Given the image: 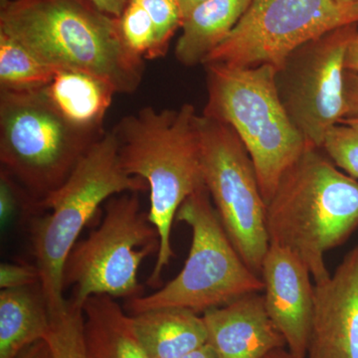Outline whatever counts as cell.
<instances>
[{"instance_id":"18","label":"cell","mask_w":358,"mask_h":358,"mask_svg":"<svg viewBox=\"0 0 358 358\" xmlns=\"http://www.w3.org/2000/svg\"><path fill=\"white\" fill-rule=\"evenodd\" d=\"M252 0H206L183 20L176 42V57L181 65L193 67L229 36L249 8Z\"/></svg>"},{"instance_id":"6","label":"cell","mask_w":358,"mask_h":358,"mask_svg":"<svg viewBox=\"0 0 358 358\" xmlns=\"http://www.w3.org/2000/svg\"><path fill=\"white\" fill-rule=\"evenodd\" d=\"M103 134L66 119L45 89L0 91V162L39 204L69 178Z\"/></svg>"},{"instance_id":"34","label":"cell","mask_w":358,"mask_h":358,"mask_svg":"<svg viewBox=\"0 0 358 358\" xmlns=\"http://www.w3.org/2000/svg\"><path fill=\"white\" fill-rule=\"evenodd\" d=\"M338 2H341L343 6L352 7L358 13V0H338Z\"/></svg>"},{"instance_id":"14","label":"cell","mask_w":358,"mask_h":358,"mask_svg":"<svg viewBox=\"0 0 358 358\" xmlns=\"http://www.w3.org/2000/svg\"><path fill=\"white\" fill-rule=\"evenodd\" d=\"M208 343L219 358H265L286 341L268 317L263 294L254 293L203 313Z\"/></svg>"},{"instance_id":"19","label":"cell","mask_w":358,"mask_h":358,"mask_svg":"<svg viewBox=\"0 0 358 358\" xmlns=\"http://www.w3.org/2000/svg\"><path fill=\"white\" fill-rule=\"evenodd\" d=\"M45 91L75 126L92 133H105L103 119L117 94L107 82L80 71L58 70Z\"/></svg>"},{"instance_id":"2","label":"cell","mask_w":358,"mask_h":358,"mask_svg":"<svg viewBox=\"0 0 358 358\" xmlns=\"http://www.w3.org/2000/svg\"><path fill=\"white\" fill-rule=\"evenodd\" d=\"M199 117L194 107L143 108L122 117L112 129L119 143L120 160L127 173L148 185V215L159 235V250L148 280L159 286L164 268L176 254L171 232L179 207L205 185L201 171Z\"/></svg>"},{"instance_id":"23","label":"cell","mask_w":358,"mask_h":358,"mask_svg":"<svg viewBox=\"0 0 358 358\" xmlns=\"http://www.w3.org/2000/svg\"><path fill=\"white\" fill-rule=\"evenodd\" d=\"M322 150L336 166L358 180V131L338 124L327 131Z\"/></svg>"},{"instance_id":"13","label":"cell","mask_w":358,"mask_h":358,"mask_svg":"<svg viewBox=\"0 0 358 358\" xmlns=\"http://www.w3.org/2000/svg\"><path fill=\"white\" fill-rule=\"evenodd\" d=\"M313 303L306 358H358V243L315 285Z\"/></svg>"},{"instance_id":"25","label":"cell","mask_w":358,"mask_h":358,"mask_svg":"<svg viewBox=\"0 0 358 358\" xmlns=\"http://www.w3.org/2000/svg\"><path fill=\"white\" fill-rule=\"evenodd\" d=\"M40 282V273L36 265L2 263L0 266V288H21Z\"/></svg>"},{"instance_id":"20","label":"cell","mask_w":358,"mask_h":358,"mask_svg":"<svg viewBox=\"0 0 358 358\" xmlns=\"http://www.w3.org/2000/svg\"><path fill=\"white\" fill-rule=\"evenodd\" d=\"M57 71L40 60L17 40L0 31V91L45 89Z\"/></svg>"},{"instance_id":"5","label":"cell","mask_w":358,"mask_h":358,"mask_svg":"<svg viewBox=\"0 0 358 358\" xmlns=\"http://www.w3.org/2000/svg\"><path fill=\"white\" fill-rule=\"evenodd\" d=\"M203 66L208 96L202 115L234 129L251 157L267 204L282 174L308 145L282 106L277 70L271 65Z\"/></svg>"},{"instance_id":"10","label":"cell","mask_w":358,"mask_h":358,"mask_svg":"<svg viewBox=\"0 0 358 358\" xmlns=\"http://www.w3.org/2000/svg\"><path fill=\"white\" fill-rule=\"evenodd\" d=\"M355 23L357 11L338 0H252L229 36L202 65H271L278 70L301 45Z\"/></svg>"},{"instance_id":"11","label":"cell","mask_w":358,"mask_h":358,"mask_svg":"<svg viewBox=\"0 0 358 358\" xmlns=\"http://www.w3.org/2000/svg\"><path fill=\"white\" fill-rule=\"evenodd\" d=\"M358 24L301 45L277 70L275 84L285 110L308 145L322 148L327 131L345 117L346 47Z\"/></svg>"},{"instance_id":"4","label":"cell","mask_w":358,"mask_h":358,"mask_svg":"<svg viewBox=\"0 0 358 358\" xmlns=\"http://www.w3.org/2000/svg\"><path fill=\"white\" fill-rule=\"evenodd\" d=\"M147 189L143 179L122 169L119 143L110 131L90 147L65 182L40 203V209L49 213L33 221L32 250L50 315L67 307L66 260L99 207L115 195Z\"/></svg>"},{"instance_id":"31","label":"cell","mask_w":358,"mask_h":358,"mask_svg":"<svg viewBox=\"0 0 358 358\" xmlns=\"http://www.w3.org/2000/svg\"><path fill=\"white\" fill-rule=\"evenodd\" d=\"M179 3H180L181 9H182L183 16L185 18L188 15L192 10L195 8L199 4H201L202 2L206 1V0H178Z\"/></svg>"},{"instance_id":"9","label":"cell","mask_w":358,"mask_h":358,"mask_svg":"<svg viewBox=\"0 0 358 358\" xmlns=\"http://www.w3.org/2000/svg\"><path fill=\"white\" fill-rule=\"evenodd\" d=\"M199 131L204 185L238 253L260 275L270 243L255 166L228 124L199 115Z\"/></svg>"},{"instance_id":"28","label":"cell","mask_w":358,"mask_h":358,"mask_svg":"<svg viewBox=\"0 0 358 358\" xmlns=\"http://www.w3.org/2000/svg\"><path fill=\"white\" fill-rule=\"evenodd\" d=\"M345 68L346 71L358 73V30L352 35L346 47Z\"/></svg>"},{"instance_id":"33","label":"cell","mask_w":358,"mask_h":358,"mask_svg":"<svg viewBox=\"0 0 358 358\" xmlns=\"http://www.w3.org/2000/svg\"><path fill=\"white\" fill-rule=\"evenodd\" d=\"M341 124H348V126L352 127V128L358 131V115H352V117L343 119Z\"/></svg>"},{"instance_id":"22","label":"cell","mask_w":358,"mask_h":358,"mask_svg":"<svg viewBox=\"0 0 358 358\" xmlns=\"http://www.w3.org/2000/svg\"><path fill=\"white\" fill-rule=\"evenodd\" d=\"M119 24L127 46L138 57L152 60L166 55L169 49L160 42L154 23L136 0H129Z\"/></svg>"},{"instance_id":"7","label":"cell","mask_w":358,"mask_h":358,"mask_svg":"<svg viewBox=\"0 0 358 358\" xmlns=\"http://www.w3.org/2000/svg\"><path fill=\"white\" fill-rule=\"evenodd\" d=\"M176 220L189 226L192 232L185 266L155 293L129 300L127 310L133 315L162 308L204 313L264 291L260 275L244 262L224 229L206 186L185 200Z\"/></svg>"},{"instance_id":"8","label":"cell","mask_w":358,"mask_h":358,"mask_svg":"<svg viewBox=\"0 0 358 358\" xmlns=\"http://www.w3.org/2000/svg\"><path fill=\"white\" fill-rule=\"evenodd\" d=\"M159 235L141 208L138 192L110 197L100 226L77 242L66 260L64 288L73 289L71 303L83 308L93 296L129 300L143 296L138 268L157 255Z\"/></svg>"},{"instance_id":"35","label":"cell","mask_w":358,"mask_h":358,"mask_svg":"<svg viewBox=\"0 0 358 358\" xmlns=\"http://www.w3.org/2000/svg\"><path fill=\"white\" fill-rule=\"evenodd\" d=\"M7 2H8V0H0V7L6 6Z\"/></svg>"},{"instance_id":"1","label":"cell","mask_w":358,"mask_h":358,"mask_svg":"<svg viewBox=\"0 0 358 358\" xmlns=\"http://www.w3.org/2000/svg\"><path fill=\"white\" fill-rule=\"evenodd\" d=\"M0 31L57 70L88 73L117 93L131 94L143 80V59L127 46L119 18L91 0H8Z\"/></svg>"},{"instance_id":"15","label":"cell","mask_w":358,"mask_h":358,"mask_svg":"<svg viewBox=\"0 0 358 358\" xmlns=\"http://www.w3.org/2000/svg\"><path fill=\"white\" fill-rule=\"evenodd\" d=\"M131 317L136 333L152 358H181L208 343L203 317L193 310L155 308Z\"/></svg>"},{"instance_id":"24","label":"cell","mask_w":358,"mask_h":358,"mask_svg":"<svg viewBox=\"0 0 358 358\" xmlns=\"http://www.w3.org/2000/svg\"><path fill=\"white\" fill-rule=\"evenodd\" d=\"M147 11L155 26L159 38L169 48L176 30L182 26L185 16L178 0H136Z\"/></svg>"},{"instance_id":"3","label":"cell","mask_w":358,"mask_h":358,"mask_svg":"<svg viewBox=\"0 0 358 358\" xmlns=\"http://www.w3.org/2000/svg\"><path fill=\"white\" fill-rule=\"evenodd\" d=\"M268 243L299 257L313 279L331 277L324 256L358 228V181L341 173L322 148L308 145L266 204Z\"/></svg>"},{"instance_id":"30","label":"cell","mask_w":358,"mask_h":358,"mask_svg":"<svg viewBox=\"0 0 358 358\" xmlns=\"http://www.w3.org/2000/svg\"><path fill=\"white\" fill-rule=\"evenodd\" d=\"M181 358H219V357L213 348L209 343H206Z\"/></svg>"},{"instance_id":"27","label":"cell","mask_w":358,"mask_h":358,"mask_svg":"<svg viewBox=\"0 0 358 358\" xmlns=\"http://www.w3.org/2000/svg\"><path fill=\"white\" fill-rule=\"evenodd\" d=\"M99 9L114 17H121L129 0H91Z\"/></svg>"},{"instance_id":"12","label":"cell","mask_w":358,"mask_h":358,"mask_svg":"<svg viewBox=\"0 0 358 358\" xmlns=\"http://www.w3.org/2000/svg\"><path fill=\"white\" fill-rule=\"evenodd\" d=\"M260 275L268 317L284 336L289 352L306 358L315 303L310 270L293 252L270 245Z\"/></svg>"},{"instance_id":"29","label":"cell","mask_w":358,"mask_h":358,"mask_svg":"<svg viewBox=\"0 0 358 358\" xmlns=\"http://www.w3.org/2000/svg\"><path fill=\"white\" fill-rule=\"evenodd\" d=\"M17 358H50L48 345L45 341H37L23 350Z\"/></svg>"},{"instance_id":"26","label":"cell","mask_w":358,"mask_h":358,"mask_svg":"<svg viewBox=\"0 0 358 358\" xmlns=\"http://www.w3.org/2000/svg\"><path fill=\"white\" fill-rule=\"evenodd\" d=\"M345 117L358 115V73L345 70Z\"/></svg>"},{"instance_id":"17","label":"cell","mask_w":358,"mask_h":358,"mask_svg":"<svg viewBox=\"0 0 358 358\" xmlns=\"http://www.w3.org/2000/svg\"><path fill=\"white\" fill-rule=\"evenodd\" d=\"M82 310L89 358H152L136 333L133 317L114 298L91 296Z\"/></svg>"},{"instance_id":"16","label":"cell","mask_w":358,"mask_h":358,"mask_svg":"<svg viewBox=\"0 0 358 358\" xmlns=\"http://www.w3.org/2000/svg\"><path fill=\"white\" fill-rule=\"evenodd\" d=\"M51 315L41 284L0 292V358H17L49 333Z\"/></svg>"},{"instance_id":"32","label":"cell","mask_w":358,"mask_h":358,"mask_svg":"<svg viewBox=\"0 0 358 358\" xmlns=\"http://www.w3.org/2000/svg\"><path fill=\"white\" fill-rule=\"evenodd\" d=\"M265 358H299L292 355L289 350H285V348H278V350H273L268 353L267 357Z\"/></svg>"},{"instance_id":"21","label":"cell","mask_w":358,"mask_h":358,"mask_svg":"<svg viewBox=\"0 0 358 358\" xmlns=\"http://www.w3.org/2000/svg\"><path fill=\"white\" fill-rule=\"evenodd\" d=\"M50 358H89L84 334L83 310L71 303L62 313L51 315L49 333L45 338Z\"/></svg>"}]
</instances>
